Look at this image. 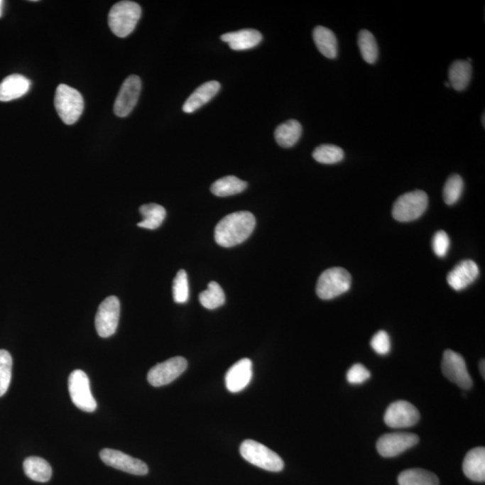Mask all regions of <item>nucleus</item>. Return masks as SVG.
Segmentation results:
<instances>
[{
  "label": "nucleus",
  "mask_w": 485,
  "mask_h": 485,
  "mask_svg": "<svg viewBox=\"0 0 485 485\" xmlns=\"http://www.w3.org/2000/svg\"><path fill=\"white\" fill-rule=\"evenodd\" d=\"M313 158L315 161L321 163V164H337L344 158V152L338 146L324 144L318 146L315 149Z\"/></svg>",
  "instance_id": "c756f323"
},
{
  "label": "nucleus",
  "mask_w": 485,
  "mask_h": 485,
  "mask_svg": "<svg viewBox=\"0 0 485 485\" xmlns=\"http://www.w3.org/2000/svg\"><path fill=\"white\" fill-rule=\"evenodd\" d=\"M54 104L60 118L67 125L76 124L83 114L82 94L67 85L62 84L57 87Z\"/></svg>",
  "instance_id": "7ed1b4c3"
},
{
  "label": "nucleus",
  "mask_w": 485,
  "mask_h": 485,
  "mask_svg": "<svg viewBox=\"0 0 485 485\" xmlns=\"http://www.w3.org/2000/svg\"><path fill=\"white\" fill-rule=\"evenodd\" d=\"M69 391L71 400L77 408L86 413H92L97 409V401L90 389L89 378L80 369L71 373L69 378Z\"/></svg>",
  "instance_id": "0eeeda50"
},
{
  "label": "nucleus",
  "mask_w": 485,
  "mask_h": 485,
  "mask_svg": "<svg viewBox=\"0 0 485 485\" xmlns=\"http://www.w3.org/2000/svg\"><path fill=\"white\" fill-rule=\"evenodd\" d=\"M252 361L249 359H242L235 363L226 374L227 390L231 393H239L245 389L252 379Z\"/></svg>",
  "instance_id": "2eb2a0df"
},
{
  "label": "nucleus",
  "mask_w": 485,
  "mask_h": 485,
  "mask_svg": "<svg viewBox=\"0 0 485 485\" xmlns=\"http://www.w3.org/2000/svg\"><path fill=\"white\" fill-rule=\"evenodd\" d=\"M442 369L444 376L459 388L464 390L473 388V379L467 371L466 361L457 352L451 350L444 352Z\"/></svg>",
  "instance_id": "6e6552de"
},
{
  "label": "nucleus",
  "mask_w": 485,
  "mask_h": 485,
  "mask_svg": "<svg viewBox=\"0 0 485 485\" xmlns=\"http://www.w3.org/2000/svg\"><path fill=\"white\" fill-rule=\"evenodd\" d=\"M13 361L6 350H0V398L8 391L11 382Z\"/></svg>",
  "instance_id": "2f4dec72"
},
{
  "label": "nucleus",
  "mask_w": 485,
  "mask_h": 485,
  "mask_svg": "<svg viewBox=\"0 0 485 485\" xmlns=\"http://www.w3.org/2000/svg\"><path fill=\"white\" fill-rule=\"evenodd\" d=\"M352 276L344 268L325 270L317 283V294L322 300H329L341 296L351 289Z\"/></svg>",
  "instance_id": "39448f33"
},
{
  "label": "nucleus",
  "mask_w": 485,
  "mask_h": 485,
  "mask_svg": "<svg viewBox=\"0 0 485 485\" xmlns=\"http://www.w3.org/2000/svg\"><path fill=\"white\" fill-rule=\"evenodd\" d=\"M449 84L454 90L466 89L472 77V66L466 60H456L449 67Z\"/></svg>",
  "instance_id": "b1692460"
},
{
  "label": "nucleus",
  "mask_w": 485,
  "mask_h": 485,
  "mask_svg": "<svg viewBox=\"0 0 485 485\" xmlns=\"http://www.w3.org/2000/svg\"><path fill=\"white\" fill-rule=\"evenodd\" d=\"M464 190V181L459 175H451L443 189V199L447 205H454L459 201Z\"/></svg>",
  "instance_id": "7c9ffc66"
},
{
  "label": "nucleus",
  "mask_w": 485,
  "mask_h": 485,
  "mask_svg": "<svg viewBox=\"0 0 485 485\" xmlns=\"http://www.w3.org/2000/svg\"><path fill=\"white\" fill-rule=\"evenodd\" d=\"M256 224V218L249 212L231 213L220 220L216 226V242L227 249L239 245L252 235Z\"/></svg>",
  "instance_id": "f257e3e1"
},
{
  "label": "nucleus",
  "mask_w": 485,
  "mask_h": 485,
  "mask_svg": "<svg viewBox=\"0 0 485 485\" xmlns=\"http://www.w3.org/2000/svg\"><path fill=\"white\" fill-rule=\"evenodd\" d=\"M371 345L376 354L381 355H386L389 354L390 349H391V342H390V337L386 331H378L372 337Z\"/></svg>",
  "instance_id": "f704fd0d"
},
{
  "label": "nucleus",
  "mask_w": 485,
  "mask_h": 485,
  "mask_svg": "<svg viewBox=\"0 0 485 485\" xmlns=\"http://www.w3.org/2000/svg\"><path fill=\"white\" fill-rule=\"evenodd\" d=\"M141 91V80L131 75L124 81L115 100L114 111L118 117L128 116L138 103Z\"/></svg>",
  "instance_id": "ddd939ff"
},
{
  "label": "nucleus",
  "mask_w": 485,
  "mask_h": 485,
  "mask_svg": "<svg viewBox=\"0 0 485 485\" xmlns=\"http://www.w3.org/2000/svg\"><path fill=\"white\" fill-rule=\"evenodd\" d=\"M3 6H4V2L0 0V18H1L3 13Z\"/></svg>",
  "instance_id": "4c0bfd02"
},
{
  "label": "nucleus",
  "mask_w": 485,
  "mask_h": 485,
  "mask_svg": "<svg viewBox=\"0 0 485 485\" xmlns=\"http://www.w3.org/2000/svg\"><path fill=\"white\" fill-rule=\"evenodd\" d=\"M23 471L27 477L40 483H46L50 479L53 469L46 460L38 457H30L23 461Z\"/></svg>",
  "instance_id": "5701e85b"
},
{
  "label": "nucleus",
  "mask_w": 485,
  "mask_h": 485,
  "mask_svg": "<svg viewBox=\"0 0 485 485\" xmlns=\"http://www.w3.org/2000/svg\"><path fill=\"white\" fill-rule=\"evenodd\" d=\"M240 454L247 462L270 472H280L284 462L279 454L252 440H246L240 446Z\"/></svg>",
  "instance_id": "20e7f679"
},
{
  "label": "nucleus",
  "mask_w": 485,
  "mask_h": 485,
  "mask_svg": "<svg viewBox=\"0 0 485 485\" xmlns=\"http://www.w3.org/2000/svg\"><path fill=\"white\" fill-rule=\"evenodd\" d=\"M31 87V81L23 75H10L0 83V101L9 102L25 96Z\"/></svg>",
  "instance_id": "f3484780"
},
{
  "label": "nucleus",
  "mask_w": 485,
  "mask_h": 485,
  "mask_svg": "<svg viewBox=\"0 0 485 485\" xmlns=\"http://www.w3.org/2000/svg\"><path fill=\"white\" fill-rule=\"evenodd\" d=\"M220 84L218 81H209L202 84L185 101L182 110L186 114L195 113L199 108L209 103L219 93Z\"/></svg>",
  "instance_id": "a211bd4d"
},
{
  "label": "nucleus",
  "mask_w": 485,
  "mask_h": 485,
  "mask_svg": "<svg viewBox=\"0 0 485 485\" xmlns=\"http://www.w3.org/2000/svg\"><path fill=\"white\" fill-rule=\"evenodd\" d=\"M247 182L237 178L236 176L229 175L217 180L213 182L210 191L218 197H227L245 191Z\"/></svg>",
  "instance_id": "393cba45"
},
{
  "label": "nucleus",
  "mask_w": 485,
  "mask_h": 485,
  "mask_svg": "<svg viewBox=\"0 0 485 485\" xmlns=\"http://www.w3.org/2000/svg\"><path fill=\"white\" fill-rule=\"evenodd\" d=\"M222 40L234 50H246L258 45L262 42L263 36L257 30L243 29L227 33L222 36Z\"/></svg>",
  "instance_id": "6ab92c4d"
},
{
  "label": "nucleus",
  "mask_w": 485,
  "mask_h": 485,
  "mask_svg": "<svg viewBox=\"0 0 485 485\" xmlns=\"http://www.w3.org/2000/svg\"><path fill=\"white\" fill-rule=\"evenodd\" d=\"M358 44L363 60L369 64H374L378 58V46L374 36L368 30L359 33Z\"/></svg>",
  "instance_id": "c85d7f7f"
},
{
  "label": "nucleus",
  "mask_w": 485,
  "mask_h": 485,
  "mask_svg": "<svg viewBox=\"0 0 485 485\" xmlns=\"http://www.w3.org/2000/svg\"><path fill=\"white\" fill-rule=\"evenodd\" d=\"M371 376V374L369 369L359 363L352 366L346 375L347 381L352 385L362 384V383L367 381Z\"/></svg>",
  "instance_id": "72a5a7b5"
},
{
  "label": "nucleus",
  "mask_w": 485,
  "mask_h": 485,
  "mask_svg": "<svg viewBox=\"0 0 485 485\" xmlns=\"http://www.w3.org/2000/svg\"><path fill=\"white\" fill-rule=\"evenodd\" d=\"M141 8L133 1H120L111 9L108 23L115 36L124 38L134 31L141 19Z\"/></svg>",
  "instance_id": "f03ea898"
},
{
  "label": "nucleus",
  "mask_w": 485,
  "mask_h": 485,
  "mask_svg": "<svg viewBox=\"0 0 485 485\" xmlns=\"http://www.w3.org/2000/svg\"><path fill=\"white\" fill-rule=\"evenodd\" d=\"M483 124H484H484H484V114L483 115Z\"/></svg>",
  "instance_id": "58836bf2"
},
{
  "label": "nucleus",
  "mask_w": 485,
  "mask_h": 485,
  "mask_svg": "<svg viewBox=\"0 0 485 485\" xmlns=\"http://www.w3.org/2000/svg\"><path fill=\"white\" fill-rule=\"evenodd\" d=\"M419 442V437L413 433H388L379 437L376 442V449L381 456L395 457L411 449Z\"/></svg>",
  "instance_id": "f8f14e48"
},
{
  "label": "nucleus",
  "mask_w": 485,
  "mask_h": 485,
  "mask_svg": "<svg viewBox=\"0 0 485 485\" xmlns=\"http://www.w3.org/2000/svg\"><path fill=\"white\" fill-rule=\"evenodd\" d=\"M120 318V300L117 297L110 296L102 302L96 315L97 334L102 338H108L117 330Z\"/></svg>",
  "instance_id": "1a4fd4ad"
},
{
  "label": "nucleus",
  "mask_w": 485,
  "mask_h": 485,
  "mask_svg": "<svg viewBox=\"0 0 485 485\" xmlns=\"http://www.w3.org/2000/svg\"><path fill=\"white\" fill-rule=\"evenodd\" d=\"M188 362L185 358L174 357L154 366L148 373V381L151 386L170 384L187 369Z\"/></svg>",
  "instance_id": "9d476101"
},
{
  "label": "nucleus",
  "mask_w": 485,
  "mask_h": 485,
  "mask_svg": "<svg viewBox=\"0 0 485 485\" xmlns=\"http://www.w3.org/2000/svg\"><path fill=\"white\" fill-rule=\"evenodd\" d=\"M463 471L467 478L474 481L485 480V449L476 447L470 450L464 457Z\"/></svg>",
  "instance_id": "aec40b11"
},
{
  "label": "nucleus",
  "mask_w": 485,
  "mask_h": 485,
  "mask_svg": "<svg viewBox=\"0 0 485 485\" xmlns=\"http://www.w3.org/2000/svg\"><path fill=\"white\" fill-rule=\"evenodd\" d=\"M199 300L207 310H212L223 306L226 296L220 285L212 281L208 285V289L200 294Z\"/></svg>",
  "instance_id": "cd10ccee"
},
{
  "label": "nucleus",
  "mask_w": 485,
  "mask_h": 485,
  "mask_svg": "<svg viewBox=\"0 0 485 485\" xmlns=\"http://www.w3.org/2000/svg\"><path fill=\"white\" fill-rule=\"evenodd\" d=\"M450 246L449 236L445 231H439L435 234L432 239V249L437 256L444 257L447 254Z\"/></svg>",
  "instance_id": "c9c22d12"
},
{
  "label": "nucleus",
  "mask_w": 485,
  "mask_h": 485,
  "mask_svg": "<svg viewBox=\"0 0 485 485\" xmlns=\"http://www.w3.org/2000/svg\"><path fill=\"white\" fill-rule=\"evenodd\" d=\"M302 135V125L297 120H289L276 128L274 137L280 147L289 148L297 143Z\"/></svg>",
  "instance_id": "4be33fe9"
},
{
  "label": "nucleus",
  "mask_w": 485,
  "mask_h": 485,
  "mask_svg": "<svg viewBox=\"0 0 485 485\" xmlns=\"http://www.w3.org/2000/svg\"><path fill=\"white\" fill-rule=\"evenodd\" d=\"M479 276V268L471 260H464L450 271L447 274V280L449 286L454 290L459 291L466 289L472 284Z\"/></svg>",
  "instance_id": "dca6fc26"
},
{
  "label": "nucleus",
  "mask_w": 485,
  "mask_h": 485,
  "mask_svg": "<svg viewBox=\"0 0 485 485\" xmlns=\"http://www.w3.org/2000/svg\"><path fill=\"white\" fill-rule=\"evenodd\" d=\"M313 38L318 50L328 59H335L338 54V43L334 32L325 26L315 27Z\"/></svg>",
  "instance_id": "412c9836"
},
{
  "label": "nucleus",
  "mask_w": 485,
  "mask_h": 485,
  "mask_svg": "<svg viewBox=\"0 0 485 485\" xmlns=\"http://www.w3.org/2000/svg\"><path fill=\"white\" fill-rule=\"evenodd\" d=\"M429 198L426 192L416 191L400 196L393 205L392 214L399 222H410L419 219L428 208Z\"/></svg>",
  "instance_id": "423d86ee"
},
{
  "label": "nucleus",
  "mask_w": 485,
  "mask_h": 485,
  "mask_svg": "<svg viewBox=\"0 0 485 485\" xmlns=\"http://www.w3.org/2000/svg\"><path fill=\"white\" fill-rule=\"evenodd\" d=\"M399 485H439V478L430 471L413 468L403 471L398 476Z\"/></svg>",
  "instance_id": "bb28decb"
},
{
  "label": "nucleus",
  "mask_w": 485,
  "mask_h": 485,
  "mask_svg": "<svg viewBox=\"0 0 485 485\" xmlns=\"http://www.w3.org/2000/svg\"><path fill=\"white\" fill-rule=\"evenodd\" d=\"M479 368H480L481 375L483 376V378H485V371H484L485 364H484V359H483V361H481L480 362Z\"/></svg>",
  "instance_id": "e433bc0d"
},
{
  "label": "nucleus",
  "mask_w": 485,
  "mask_h": 485,
  "mask_svg": "<svg viewBox=\"0 0 485 485\" xmlns=\"http://www.w3.org/2000/svg\"><path fill=\"white\" fill-rule=\"evenodd\" d=\"M173 297L175 303L184 304L189 298V283L187 273L180 270L173 283Z\"/></svg>",
  "instance_id": "473e14b6"
},
{
  "label": "nucleus",
  "mask_w": 485,
  "mask_h": 485,
  "mask_svg": "<svg viewBox=\"0 0 485 485\" xmlns=\"http://www.w3.org/2000/svg\"><path fill=\"white\" fill-rule=\"evenodd\" d=\"M140 212L143 219L138 223V226L152 230L158 229L164 222L166 216L164 207L156 205V203L142 205Z\"/></svg>",
  "instance_id": "a878e982"
},
{
  "label": "nucleus",
  "mask_w": 485,
  "mask_h": 485,
  "mask_svg": "<svg viewBox=\"0 0 485 485\" xmlns=\"http://www.w3.org/2000/svg\"><path fill=\"white\" fill-rule=\"evenodd\" d=\"M100 459L107 466L135 476H145L148 473V467L143 461L134 459L121 451L104 449L101 450Z\"/></svg>",
  "instance_id": "4468645a"
},
{
  "label": "nucleus",
  "mask_w": 485,
  "mask_h": 485,
  "mask_svg": "<svg viewBox=\"0 0 485 485\" xmlns=\"http://www.w3.org/2000/svg\"><path fill=\"white\" fill-rule=\"evenodd\" d=\"M420 413L411 403L396 401L386 409L384 420L390 428L405 429L419 423Z\"/></svg>",
  "instance_id": "9b49d317"
}]
</instances>
